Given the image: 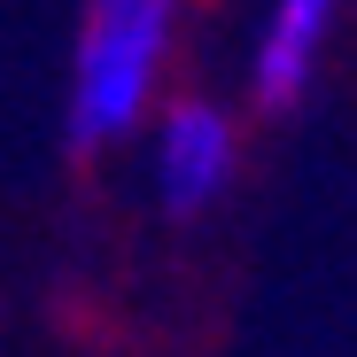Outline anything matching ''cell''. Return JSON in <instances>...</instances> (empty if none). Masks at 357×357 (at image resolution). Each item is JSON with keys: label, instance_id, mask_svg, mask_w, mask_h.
<instances>
[{"label": "cell", "instance_id": "1", "mask_svg": "<svg viewBox=\"0 0 357 357\" xmlns=\"http://www.w3.org/2000/svg\"><path fill=\"white\" fill-rule=\"evenodd\" d=\"M171 54H178V0H86L63 93L70 140L78 148L132 140L163 101Z\"/></svg>", "mask_w": 357, "mask_h": 357}, {"label": "cell", "instance_id": "2", "mask_svg": "<svg viewBox=\"0 0 357 357\" xmlns=\"http://www.w3.org/2000/svg\"><path fill=\"white\" fill-rule=\"evenodd\" d=\"M233 163H241V132L218 101H171L155 109L148 132V187L171 218H195L233 187Z\"/></svg>", "mask_w": 357, "mask_h": 357}, {"label": "cell", "instance_id": "3", "mask_svg": "<svg viewBox=\"0 0 357 357\" xmlns=\"http://www.w3.org/2000/svg\"><path fill=\"white\" fill-rule=\"evenodd\" d=\"M342 0H264V24H257V54H249V86L264 109H287L326 63V39H334Z\"/></svg>", "mask_w": 357, "mask_h": 357}]
</instances>
